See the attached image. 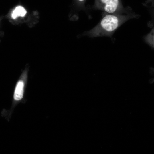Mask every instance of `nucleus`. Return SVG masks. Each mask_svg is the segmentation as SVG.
Segmentation results:
<instances>
[{
  "label": "nucleus",
  "mask_w": 154,
  "mask_h": 154,
  "mask_svg": "<svg viewBox=\"0 0 154 154\" xmlns=\"http://www.w3.org/2000/svg\"><path fill=\"white\" fill-rule=\"evenodd\" d=\"M139 16L132 11L123 14L103 12L99 23L90 30L85 32L83 35L90 37L104 36L111 37L118 28L126 21Z\"/></svg>",
  "instance_id": "1"
},
{
  "label": "nucleus",
  "mask_w": 154,
  "mask_h": 154,
  "mask_svg": "<svg viewBox=\"0 0 154 154\" xmlns=\"http://www.w3.org/2000/svg\"><path fill=\"white\" fill-rule=\"evenodd\" d=\"M93 9L110 14H125L132 11L129 7H125L121 0H95Z\"/></svg>",
  "instance_id": "2"
},
{
  "label": "nucleus",
  "mask_w": 154,
  "mask_h": 154,
  "mask_svg": "<svg viewBox=\"0 0 154 154\" xmlns=\"http://www.w3.org/2000/svg\"><path fill=\"white\" fill-rule=\"evenodd\" d=\"M25 78L22 77L16 84L14 94V99L16 101L21 100L23 97L24 88L25 84Z\"/></svg>",
  "instance_id": "3"
},
{
  "label": "nucleus",
  "mask_w": 154,
  "mask_h": 154,
  "mask_svg": "<svg viewBox=\"0 0 154 154\" xmlns=\"http://www.w3.org/2000/svg\"><path fill=\"white\" fill-rule=\"evenodd\" d=\"M26 13V11L23 7L18 6L13 11L11 16L13 19H15L19 16H24Z\"/></svg>",
  "instance_id": "4"
},
{
  "label": "nucleus",
  "mask_w": 154,
  "mask_h": 154,
  "mask_svg": "<svg viewBox=\"0 0 154 154\" xmlns=\"http://www.w3.org/2000/svg\"><path fill=\"white\" fill-rule=\"evenodd\" d=\"M86 0H74V3L76 7L79 9H85L86 8L85 6Z\"/></svg>",
  "instance_id": "5"
}]
</instances>
